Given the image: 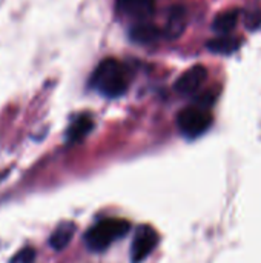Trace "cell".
Masks as SVG:
<instances>
[{"mask_svg":"<svg viewBox=\"0 0 261 263\" xmlns=\"http://www.w3.org/2000/svg\"><path fill=\"white\" fill-rule=\"evenodd\" d=\"M261 23V17L258 14H252L249 18H248V26L251 28V29H257L258 26H260Z\"/></svg>","mask_w":261,"mask_h":263,"instance_id":"5bb4252c","label":"cell"},{"mask_svg":"<svg viewBox=\"0 0 261 263\" xmlns=\"http://www.w3.org/2000/svg\"><path fill=\"white\" fill-rule=\"evenodd\" d=\"M92 126H94V122L89 116L83 114L80 117H77L68 128L66 131V140L69 143H77L80 142L82 139H85L91 131H92Z\"/></svg>","mask_w":261,"mask_h":263,"instance_id":"9c48e42d","label":"cell"},{"mask_svg":"<svg viewBox=\"0 0 261 263\" xmlns=\"http://www.w3.org/2000/svg\"><path fill=\"white\" fill-rule=\"evenodd\" d=\"M208 79V69L202 65H195L189 69H186L175 82L174 88L178 94L183 96H191L194 92H197L203 83Z\"/></svg>","mask_w":261,"mask_h":263,"instance_id":"8992f818","label":"cell"},{"mask_svg":"<svg viewBox=\"0 0 261 263\" xmlns=\"http://www.w3.org/2000/svg\"><path fill=\"white\" fill-rule=\"evenodd\" d=\"M238 11L237 9H231V11H225L222 14H218L214 22H212V29L215 32H218L220 35H228L238 23Z\"/></svg>","mask_w":261,"mask_h":263,"instance_id":"8fae6325","label":"cell"},{"mask_svg":"<svg viewBox=\"0 0 261 263\" xmlns=\"http://www.w3.org/2000/svg\"><path fill=\"white\" fill-rule=\"evenodd\" d=\"M208 49L214 54H223V55H228V54H232L238 49L240 46V42L234 37H229V35H220V37H215L212 40H209L206 43Z\"/></svg>","mask_w":261,"mask_h":263,"instance_id":"7c38bea8","label":"cell"},{"mask_svg":"<svg viewBox=\"0 0 261 263\" xmlns=\"http://www.w3.org/2000/svg\"><path fill=\"white\" fill-rule=\"evenodd\" d=\"M186 23H188L186 8L182 6V5H175L168 12V18H166L163 34L168 39H178L186 29Z\"/></svg>","mask_w":261,"mask_h":263,"instance_id":"52a82bcc","label":"cell"},{"mask_svg":"<svg viewBox=\"0 0 261 263\" xmlns=\"http://www.w3.org/2000/svg\"><path fill=\"white\" fill-rule=\"evenodd\" d=\"M212 125V116L206 106L194 105L182 109L177 116V126L188 139H195L205 134Z\"/></svg>","mask_w":261,"mask_h":263,"instance_id":"3957f363","label":"cell"},{"mask_svg":"<svg viewBox=\"0 0 261 263\" xmlns=\"http://www.w3.org/2000/svg\"><path fill=\"white\" fill-rule=\"evenodd\" d=\"M34 259H35L34 250L32 248H23L11 259V263H32Z\"/></svg>","mask_w":261,"mask_h":263,"instance_id":"4fadbf2b","label":"cell"},{"mask_svg":"<svg viewBox=\"0 0 261 263\" xmlns=\"http://www.w3.org/2000/svg\"><path fill=\"white\" fill-rule=\"evenodd\" d=\"M74 233H75V225L72 222H63L51 234L49 245L55 251H62L63 248H66L69 245L71 239L74 237Z\"/></svg>","mask_w":261,"mask_h":263,"instance_id":"30bf717a","label":"cell"},{"mask_svg":"<svg viewBox=\"0 0 261 263\" xmlns=\"http://www.w3.org/2000/svg\"><path fill=\"white\" fill-rule=\"evenodd\" d=\"M91 85L106 97L115 99L126 92L128 79L126 71L115 59H105L94 71Z\"/></svg>","mask_w":261,"mask_h":263,"instance_id":"6da1fadb","label":"cell"},{"mask_svg":"<svg viewBox=\"0 0 261 263\" xmlns=\"http://www.w3.org/2000/svg\"><path fill=\"white\" fill-rule=\"evenodd\" d=\"M115 5L123 17L131 18L135 23L149 22L155 11L154 0H117Z\"/></svg>","mask_w":261,"mask_h":263,"instance_id":"5b68a950","label":"cell"},{"mask_svg":"<svg viewBox=\"0 0 261 263\" xmlns=\"http://www.w3.org/2000/svg\"><path fill=\"white\" fill-rule=\"evenodd\" d=\"M162 34L163 32L155 25H152L149 22L137 23L129 31L131 40L134 43H138V45H152V43H155L162 37Z\"/></svg>","mask_w":261,"mask_h":263,"instance_id":"ba28073f","label":"cell"},{"mask_svg":"<svg viewBox=\"0 0 261 263\" xmlns=\"http://www.w3.org/2000/svg\"><path fill=\"white\" fill-rule=\"evenodd\" d=\"M158 233L151 225H142L137 230L131 245V262L142 263L145 259H148L158 247Z\"/></svg>","mask_w":261,"mask_h":263,"instance_id":"277c9868","label":"cell"},{"mask_svg":"<svg viewBox=\"0 0 261 263\" xmlns=\"http://www.w3.org/2000/svg\"><path fill=\"white\" fill-rule=\"evenodd\" d=\"M129 222L123 219H103L97 222L86 234L85 242L91 251L100 253L108 250L114 242L122 239L129 231Z\"/></svg>","mask_w":261,"mask_h":263,"instance_id":"7a4b0ae2","label":"cell"}]
</instances>
